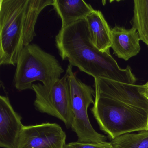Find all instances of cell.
Here are the masks:
<instances>
[{
    "mask_svg": "<svg viewBox=\"0 0 148 148\" xmlns=\"http://www.w3.org/2000/svg\"><path fill=\"white\" fill-rule=\"evenodd\" d=\"M64 71L53 55L36 44H31L21 51L16 64L14 87L19 91L33 90L34 82L50 85L60 79Z\"/></svg>",
    "mask_w": 148,
    "mask_h": 148,
    "instance_id": "cell-4",
    "label": "cell"
},
{
    "mask_svg": "<svg viewBox=\"0 0 148 148\" xmlns=\"http://www.w3.org/2000/svg\"><path fill=\"white\" fill-rule=\"evenodd\" d=\"M56 46L63 60L72 66L98 78L134 84L137 79L131 68L119 67L110 53L101 52L93 45L85 20L61 28L55 37Z\"/></svg>",
    "mask_w": 148,
    "mask_h": 148,
    "instance_id": "cell-2",
    "label": "cell"
},
{
    "mask_svg": "<svg viewBox=\"0 0 148 148\" xmlns=\"http://www.w3.org/2000/svg\"><path fill=\"white\" fill-rule=\"evenodd\" d=\"M132 27L138 33L140 40L148 46V0H134Z\"/></svg>",
    "mask_w": 148,
    "mask_h": 148,
    "instance_id": "cell-12",
    "label": "cell"
},
{
    "mask_svg": "<svg viewBox=\"0 0 148 148\" xmlns=\"http://www.w3.org/2000/svg\"><path fill=\"white\" fill-rule=\"evenodd\" d=\"M85 20L93 45L101 52L110 53L111 29L101 12L94 10Z\"/></svg>",
    "mask_w": 148,
    "mask_h": 148,
    "instance_id": "cell-10",
    "label": "cell"
},
{
    "mask_svg": "<svg viewBox=\"0 0 148 148\" xmlns=\"http://www.w3.org/2000/svg\"><path fill=\"white\" fill-rule=\"evenodd\" d=\"M95 95L91 109L101 130L112 140L124 134L148 131V99L145 85L94 79Z\"/></svg>",
    "mask_w": 148,
    "mask_h": 148,
    "instance_id": "cell-1",
    "label": "cell"
},
{
    "mask_svg": "<svg viewBox=\"0 0 148 148\" xmlns=\"http://www.w3.org/2000/svg\"><path fill=\"white\" fill-rule=\"evenodd\" d=\"M66 72L73 116L71 128L77 134V141L91 143L106 142V136L94 130L88 116V108L94 104L95 91L77 77V73L73 71V66L70 64Z\"/></svg>",
    "mask_w": 148,
    "mask_h": 148,
    "instance_id": "cell-5",
    "label": "cell"
},
{
    "mask_svg": "<svg viewBox=\"0 0 148 148\" xmlns=\"http://www.w3.org/2000/svg\"><path fill=\"white\" fill-rule=\"evenodd\" d=\"M111 47L114 54L127 61L137 55L140 50V38L136 30L116 25L111 29Z\"/></svg>",
    "mask_w": 148,
    "mask_h": 148,
    "instance_id": "cell-9",
    "label": "cell"
},
{
    "mask_svg": "<svg viewBox=\"0 0 148 148\" xmlns=\"http://www.w3.org/2000/svg\"><path fill=\"white\" fill-rule=\"evenodd\" d=\"M32 88L36 96L34 104L36 110L58 119L66 128H71L73 116L66 72L52 84L38 83L34 84Z\"/></svg>",
    "mask_w": 148,
    "mask_h": 148,
    "instance_id": "cell-6",
    "label": "cell"
},
{
    "mask_svg": "<svg viewBox=\"0 0 148 148\" xmlns=\"http://www.w3.org/2000/svg\"><path fill=\"white\" fill-rule=\"evenodd\" d=\"M111 143L114 148H148V131L124 134Z\"/></svg>",
    "mask_w": 148,
    "mask_h": 148,
    "instance_id": "cell-13",
    "label": "cell"
},
{
    "mask_svg": "<svg viewBox=\"0 0 148 148\" xmlns=\"http://www.w3.org/2000/svg\"><path fill=\"white\" fill-rule=\"evenodd\" d=\"M22 117L14 111L6 96H0V146L17 148L23 128Z\"/></svg>",
    "mask_w": 148,
    "mask_h": 148,
    "instance_id": "cell-8",
    "label": "cell"
},
{
    "mask_svg": "<svg viewBox=\"0 0 148 148\" xmlns=\"http://www.w3.org/2000/svg\"><path fill=\"white\" fill-rule=\"evenodd\" d=\"M145 88L142 90V93L148 99V87L145 84Z\"/></svg>",
    "mask_w": 148,
    "mask_h": 148,
    "instance_id": "cell-15",
    "label": "cell"
},
{
    "mask_svg": "<svg viewBox=\"0 0 148 148\" xmlns=\"http://www.w3.org/2000/svg\"><path fill=\"white\" fill-rule=\"evenodd\" d=\"M66 148H114L111 142L91 143L85 142H71L66 144Z\"/></svg>",
    "mask_w": 148,
    "mask_h": 148,
    "instance_id": "cell-14",
    "label": "cell"
},
{
    "mask_svg": "<svg viewBox=\"0 0 148 148\" xmlns=\"http://www.w3.org/2000/svg\"><path fill=\"white\" fill-rule=\"evenodd\" d=\"M53 6L61 19V28L85 19L94 10L90 5L82 0H53Z\"/></svg>",
    "mask_w": 148,
    "mask_h": 148,
    "instance_id": "cell-11",
    "label": "cell"
},
{
    "mask_svg": "<svg viewBox=\"0 0 148 148\" xmlns=\"http://www.w3.org/2000/svg\"><path fill=\"white\" fill-rule=\"evenodd\" d=\"M66 135L56 123L24 125L17 148H66Z\"/></svg>",
    "mask_w": 148,
    "mask_h": 148,
    "instance_id": "cell-7",
    "label": "cell"
},
{
    "mask_svg": "<svg viewBox=\"0 0 148 148\" xmlns=\"http://www.w3.org/2000/svg\"><path fill=\"white\" fill-rule=\"evenodd\" d=\"M145 85L146 86H148V82H147V83L145 84Z\"/></svg>",
    "mask_w": 148,
    "mask_h": 148,
    "instance_id": "cell-16",
    "label": "cell"
},
{
    "mask_svg": "<svg viewBox=\"0 0 148 148\" xmlns=\"http://www.w3.org/2000/svg\"><path fill=\"white\" fill-rule=\"evenodd\" d=\"M53 0L0 1V65L17 64L23 48L36 36L40 13Z\"/></svg>",
    "mask_w": 148,
    "mask_h": 148,
    "instance_id": "cell-3",
    "label": "cell"
}]
</instances>
